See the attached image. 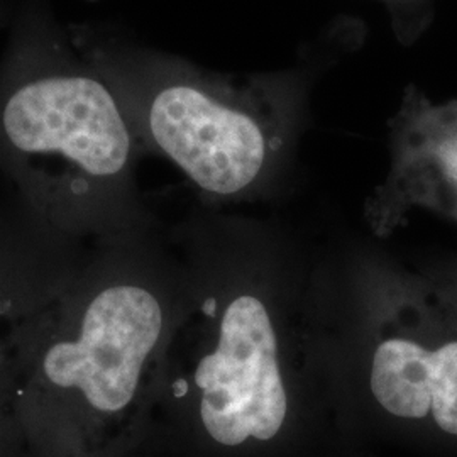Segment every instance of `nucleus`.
<instances>
[{
	"label": "nucleus",
	"instance_id": "obj_5",
	"mask_svg": "<svg viewBox=\"0 0 457 457\" xmlns=\"http://www.w3.org/2000/svg\"><path fill=\"white\" fill-rule=\"evenodd\" d=\"M85 245L54 234L22 207L0 219V447L24 439L21 405L34 332Z\"/></svg>",
	"mask_w": 457,
	"mask_h": 457
},
{
	"label": "nucleus",
	"instance_id": "obj_4",
	"mask_svg": "<svg viewBox=\"0 0 457 457\" xmlns=\"http://www.w3.org/2000/svg\"><path fill=\"white\" fill-rule=\"evenodd\" d=\"M141 117L153 143L209 194H237L262 171L260 124L198 82L162 79L145 90Z\"/></svg>",
	"mask_w": 457,
	"mask_h": 457
},
{
	"label": "nucleus",
	"instance_id": "obj_1",
	"mask_svg": "<svg viewBox=\"0 0 457 457\" xmlns=\"http://www.w3.org/2000/svg\"><path fill=\"white\" fill-rule=\"evenodd\" d=\"M117 247L83 245L36 327L21 425L39 457L117 456L162 381L168 312Z\"/></svg>",
	"mask_w": 457,
	"mask_h": 457
},
{
	"label": "nucleus",
	"instance_id": "obj_2",
	"mask_svg": "<svg viewBox=\"0 0 457 457\" xmlns=\"http://www.w3.org/2000/svg\"><path fill=\"white\" fill-rule=\"evenodd\" d=\"M134 136L114 85L82 53L26 36L0 75V170L36 222L73 241L122 224Z\"/></svg>",
	"mask_w": 457,
	"mask_h": 457
},
{
	"label": "nucleus",
	"instance_id": "obj_6",
	"mask_svg": "<svg viewBox=\"0 0 457 457\" xmlns=\"http://www.w3.org/2000/svg\"><path fill=\"white\" fill-rule=\"evenodd\" d=\"M371 392L395 417H432L444 434L457 437V339L428 347L395 337L373 358Z\"/></svg>",
	"mask_w": 457,
	"mask_h": 457
},
{
	"label": "nucleus",
	"instance_id": "obj_3",
	"mask_svg": "<svg viewBox=\"0 0 457 457\" xmlns=\"http://www.w3.org/2000/svg\"><path fill=\"white\" fill-rule=\"evenodd\" d=\"M168 383L177 400L195 388L200 422L213 441L234 447L249 437L273 439L287 417V392L277 336L262 300L249 295L232 300L212 351L200 354L192 375Z\"/></svg>",
	"mask_w": 457,
	"mask_h": 457
},
{
	"label": "nucleus",
	"instance_id": "obj_7",
	"mask_svg": "<svg viewBox=\"0 0 457 457\" xmlns=\"http://www.w3.org/2000/svg\"><path fill=\"white\" fill-rule=\"evenodd\" d=\"M442 163L445 166V171L451 177V180L457 185V143L442 151Z\"/></svg>",
	"mask_w": 457,
	"mask_h": 457
}]
</instances>
